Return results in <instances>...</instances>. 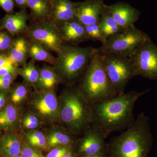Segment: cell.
I'll list each match as a JSON object with an SVG mask.
<instances>
[{
	"label": "cell",
	"mask_w": 157,
	"mask_h": 157,
	"mask_svg": "<svg viewBox=\"0 0 157 157\" xmlns=\"http://www.w3.org/2000/svg\"><path fill=\"white\" fill-rule=\"evenodd\" d=\"M150 90L131 91L111 99L91 104L93 125L105 137L113 132L125 130L135 121L134 106L137 100Z\"/></svg>",
	"instance_id": "cell-1"
},
{
	"label": "cell",
	"mask_w": 157,
	"mask_h": 157,
	"mask_svg": "<svg viewBox=\"0 0 157 157\" xmlns=\"http://www.w3.org/2000/svg\"><path fill=\"white\" fill-rule=\"evenodd\" d=\"M153 141L149 119L141 113L130 126L111 140L107 147L108 157H147Z\"/></svg>",
	"instance_id": "cell-2"
},
{
	"label": "cell",
	"mask_w": 157,
	"mask_h": 157,
	"mask_svg": "<svg viewBox=\"0 0 157 157\" xmlns=\"http://www.w3.org/2000/svg\"><path fill=\"white\" fill-rule=\"evenodd\" d=\"M59 119L75 135L82 134L93 121L91 105L78 86H68L59 100Z\"/></svg>",
	"instance_id": "cell-3"
},
{
	"label": "cell",
	"mask_w": 157,
	"mask_h": 157,
	"mask_svg": "<svg viewBox=\"0 0 157 157\" xmlns=\"http://www.w3.org/2000/svg\"><path fill=\"white\" fill-rule=\"evenodd\" d=\"M97 48L92 46L63 44L57 52L56 63L54 68L62 82L68 86L74 84L83 76Z\"/></svg>",
	"instance_id": "cell-4"
},
{
	"label": "cell",
	"mask_w": 157,
	"mask_h": 157,
	"mask_svg": "<svg viewBox=\"0 0 157 157\" xmlns=\"http://www.w3.org/2000/svg\"><path fill=\"white\" fill-rule=\"evenodd\" d=\"M77 86L91 105L118 95L104 70L97 48Z\"/></svg>",
	"instance_id": "cell-5"
},
{
	"label": "cell",
	"mask_w": 157,
	"mask_h": 157,
	"mask_svg": "<svg viewBox=\"0 0 157 157\" xmlns=\"http://www.w3.org/2000/svg\"><path fill=\"white\" fill-rule=\"evenodd\" d=\"M151 39L147 34L134 25L109 37L101 47L97 49L100 53L129 58Z\"/></svg>",
	"instance_id": "cell-6"
},
{
	"label": "cell",
	"mask_w": 157,
	"mask_h": 157,
	"mask_svg": "<svg viewBox=\"0 0 157 157\" xmlns=\"http://www.w3.org/2000/svg\"><path fill=\"white\" fill-rule=\"evenodd\" d=\"M99 53L104 70L118 95L122 94L128 82L135 76L130 60L126 57Z\"/></svg>",
	"instance_id": "cell-7"
},
{
	"label": "cell",
	"mask_w": 157,
	"mask_h": 157,
	"mask_svg": "<svg viewBox=\"0 0 157 157\" xmlns=\"http://www.w3.org/2000/svg\"><path fill=\"white\" fill-rule=\"evenodd\" d=\"M24 35L50 52L56 53L63 44L58 26L50 20L32 22Z\"/></svg>",
	"instance_id": "cell-8"
},
{
	"label": "cell",
	"mask_w": 157,
	"mask_h": 157,
	"mask_svg": "<svg viewBox=\"0 0 157 157\" xmlns=\"http://www.w3.org/2000/svg\"><path fill=\"white\" fill-rule=\"evenodd\" d=\"M135 76L157 80V45L151 39L128 58Z\"/></svg>",
	"instance_id": "cell-9"
},
{
	"label": "cell",
	"mask_w": 157,
	"mask_h": 157,
	"mask_svg": "<svg viewBox=\"0 0 157 157\" xmlns=\"http://www.w3.org/2000/svg\"><path fill=\"white\" fill-rule=\"evenodd\" d=\"M31 98V109L40 119L49 122L59 118V103L53 89L46 90H36Z\"/></svg>",
	"instance_id": "cell-10"
},
{
	"label": "cell",
	"mask_w": 157,
	"mask_h": 157,
	"mask_svg": "<svg viewBox=\"0 0 157 157\" xmlns=\"http://www.w3.org/2000/svg\"><path fill=\"white\" fill-rule=\"evenodd\" d=\"M83 134V137L77 143V152L79 155L107 154L106 137L100 129L91 124Z\"/></svg>",
	"instance_id": "cell-11"
},
{
	"label": "cell",
	"mask_w": 157,
	"mask_h": 157,
	"mask_svg": "<svg viewBox=\"0 0 157 157\" xmlns=\"http://www.w3.org/2000/svg\"><path fill=\"white\" fill-rule=\"evenodd\" d=\"M105 5L104 0H85L79 2L75 18L84 26L98 23L105 11Z\"/></svg>",
	"instance_id": "cell-12"
},
{
	"label": "cell",
	"mask_w": 157,
	"mask_h": 157,
	"mask_svg": "<svg viewBox=\"0 0 157 157\" xmlns=\"http://www.w3.org/2000/svg\"><path fill=\"white\" fill-rule=\"evenodd\" d=\"M105 10L111 14L117 23L126 29L134 25L139 19L140 11L128 3L118 2L111 5H105Z\"/></svg>",
	"instance_id": "cell-13"
},
{
	"label": "cell",
	"mask_w": 157,
	"mask_h": 157,
	"mask_svg": "<svg viewBox=\"0 0 157 157\" xmlns=\"http://www.w3.org/2000/svg\"><path fill=\"white\" fill-rule=\"evenodd\" d=\"M30 15L25 9L12 14H6L0 20V31L6 30L13 36L24 35L29 28L27 21Z\"/></svg>",
	"instance_id": "cell-14"
},
{
	"label": "cell",
	"mask_w": 157,
	"mask_h": 157,
	"mask_svg": "<svg viewBox=\"0 0 157 157\" xmlns=\"http://www.w3.org/2000/svg\"><path fill=\"white\" fill-rule=\"evenodd\" d=\"M63 43L78 45L89 41L85 26L75 18L58 25Z\"/></svg>",
	"instance_id": "cell-15"
},
{
	"label": "cell",
	"mask_w": 157,
	"mask_h": 157,
	"mask_svg": "<svg viewBox=\"0 0 157 157\" xmlns=\"http://www.w3.org/2000/svg\"><path fill=\"white\" fill-rule=\"evenodd\" d=\"M30 44V41L24 35L14 37L7 56L9 60L17 67L26 64Z\"/></svg>",
	"instance_id": "cell-16"
},
{
	"label": "cell",
	"mask_w": 157,
	"mask_h": 157,
	"mask_svg": "<svg viewBox=\"0 0 157 157\" xmlns=\"http://www.w3.org/2000/svg\"><path fill=\"white\" fill-rule=\"evenodd\" d=\"M78 2L70 0H55L52 4L51 21L59 25L75 19Z\"/></svg>",
	"instance_id": "cell-17"
},
{
	"label": "cell",
	"mask_w": 157,
	"mask_h": 157,
	"mask_svg": "<svg viewBox=\"0 0 157 157\" xmlns=\"http://www.w3.org/2000/svg\"><path fill=\"white\" fill-rule=\"evenodd\" d=\"M22 143L14 131L5 132L0 139V157H15L21 154Z\"/></svg>",
	"instance_id": "cell-18"
},
{
	"label": "cell",
	"mask_w": 157,
	"mask_h": 157,
	"mask_svg": "<svg viewBox=\"0 0 157 157\" xmlns=\"http://www.w3.org/2000/svg\"><path fill=\"white\" fill-rule=\"evenodd\" d=\"M32 22L50 20L52 4L48 0H27Z\"/></svg>",
	"instance_id": "cell-19"
},
{
	"label": "cell",
	"mask_w": 157,
	"mask_h": 157,
	"mask_svg": "<svg viewBox=\"0 0 157 157\" xmlns=\"http://www.w3.org/2000/svg\"><path fill=\"white\" fill-rule=\"evenodd\" d=\"M19 120L18 107L10 102L0 110V130L5 132L14 131L18 125Z\"/></svg>",
	"instance_id": "cell-20"
},
{
	"label": "cell",
	"mask_w": 157,
	"mask_h": 157,
	"mask_svg": "<svg viewBox=\"0 0 157 157\" xmlns=\"http://www.w3.org/2000/svg\"><path fill=\"white\" fill-rule=\"evenodd\" d=\"M62 82L53 66L44 65L39 69L36 90H46L53 89L56 85Z\"/></svg>",
	"instance_id": "cell-21"
},
{
	"label": "cell",
	"mask_w": 157,
	"mask_h": 157,
	"mask_svg": "<svg viewBox=\"0 0 157 157\" xmlns=\"http://www.w3.org/2000/svg\"><path fill=\"white\" fill-rule=\"evenodd\" d=\"M73 135H75L67 129L53 130L46 137L48 147L65 146L70 147L74 141Z\"/></svg>",
	"instance_id": "cell-22"
},
{
	"label": "cell",
	"mask_w": 157,
	"mask_h": 157,
	"mask_svg": "<svg viewBox=\"0 0 157 157\" xmlns=\"http://www.w3.org/2000/svg\"><path fill=\"white\" fill-rule=\"evenodd\" d=\"M99 24L106 40L109 37L121 33L125 29L117 23L111 14L106 10L101 16Z\"/></svg>",
	"instance_id": "cell-23"
},
{
	"label": "cell",
	"mask_w": 157,
	"mask_h": 157,
	"mask_svg": "<svg viewBox=\"0 0 157 157\" xmlns=\"http://www.w3.org/2000/svg\"><path fill=\"white\" fill-rule=\"evenodd\" d=\"M17 73L23 78L26 84L33 86L36 90L39 69L36 67L35 60L31 59L25 66L17 68Z\"/></svg>",
	"instance_id": "cell-24"
},
{
	"label": "cell",
	"mask_w": 157,
	"mask_h": 157,
	"mask_svg": "<svg viewBox=\"0 0 157 157\" xmlns=\"http://www.w3.org/2000/svg\"><path fill=\"white\" fill-rule=\"evenodd\" d=\"M29 57L35 61L44 62L48 63L52 66H54L56 63V57L54 56L51 52L35 42H31Z\"/></svg>",
	"instance_id": "cell-25"
},
{
	"label": "cell",
	"mask_w": 157,
	"mask_h": 157,
	"mask_svg": "<svg viewBox=\"0 0 157 157\" xmlns=\"http://www.w3.org/2000/svg\"><path fill=\"white\" fill-rule=\"evenodd\" d=\"M28 86L25 83H18L9 91V102L18 107L22 104L28 95Z\"/></svg>",
	"instance_id": "cell-26"
},
{
	"label": "cell",
	"mask_w": 157,
	"mask_h": 157,
	"mask_svg": "<svg viewBox=\"0 0 157 157\" xmlns=\"http://www.w3.org/2000/svg\"><path fill=\"white\" fill-rule=\"evenodd\" d=\"M24 137L28 144L35 148L44 149L48 147L46 137L40 131H29L25 134Z\"/></svg>",
	"instance_id": "cell-27"
},
{
	"label": "cell",
	"mask_w": 157,
	"mask_h": 157,
	"mask_svg": "<svg viewBox=\"0 0 157 157\" xmlns=\"http://www.w3.org/2000/svg\"><path fill=\"white\" fill-rule=\"evenodd\" d=\"M86 33L89 40H91L94 42L98 41L104 44L106 41L102 33V31L99 23L92 25L85 26Z\"/></svg>",
	"instance_id": "cell-28"
},
{
	"label": "cell",
	"mask_w": 157,
	"mask_h": 157,
	"mask_svg": "<svg viewBox=\"0 0 157 157\" xmlns=\"http://www.w3.org/2000/svg\"><path fill=\"white\" fill-rule=\"evenodd\" d=\"M40 120L33 112L27 113L21 118V124L25 129L31 131L39 128L41 124Z\"/></svg>",
	"instance_id": "cell-29"
},
{
	"label": "cell",
	"mask_w": 157,
	"mask_h": 157,
	"mask_svg": "<svg viewBox=\"0 0 157 157\" xmlns=\"http://www.w3.org/2000/svg\"><path fill=\"white\" fill-rule=\"evenodd\" d=\"M14 37L7 31H1L0 54L7 55V53L11 47Z\"/></svg>",
	"instance_id": "cell-30"
},
{
	"label": "cell",
	"mask_w": 157,
	"mask_h": 157,
	"mask_svg": "<svg viewBox=\"0 0 157 157\" xmlns=\"http://www.w3.org/2000/svg\"><path fill=\"white\" fill-rule=\"evenodd\" d=\"M18 75L17 72L10 73L5 76H0V92H9L14 80Z\"/></svg>",
	"instance_id": "cell-31"
},
{
	"label": "cell",
	"mask_w": 157,
	"mask_h": 157,
	"mask_svg": "<svg viewBox=\"0 0 157 157\" xmlns=\"http://www.w3.org/2000/svg\"><path fill=\"white\" fill-rule=\"evenodd\" d=\"M20 155L22 157H45L37 148L23 143Z\"/></svg>",
	"instance_id": "cell-32"
},
{
	"label": "cell",
	"mask_w": 157,
	"mask_h": 157,
	"mask_svg": "<svg viewBox=\"0 0 157 157\" xmlns=\"http://www.w3.org/2000/svg\"><path fill=\"white\" fill-rule=\"evenodd\" d=\"M15 5L14 0H0V8L2 9L7 14L14 13Z\"/></svg>",
	"instance_id": "cell-33"
},
{
	"label": "cell",
	"mask_w": 157,
	"mask_h": 157,
	"mask_svg": "<svg viewBox=\"0 0 157 157\" xmlns=\"http://www.w3.org/2000/svg\"><path fill=\"white\" fill-rule=\"evenodd\" d=\"M70 148L68 147L62 146L53 149L51 151L46 157H63L68 151Z\"/></svg>",
	"instance_id": "cell-34"
},
{
	"label": "cell",
	"mask_w": 157,
	"mask_h": 157,
	"mask_svg": "<svg viewBox=\"0 0 157 157\" xmlns=\"http://www.w3.org/2000/svg\"><path fill=\"white\" fill-rule=\"evenodd\" d=\"M17 68L9 59L7 63L0 69V76H5L10 73L17 72Z\"/></svg>",
	"instance_id": "cell-35"
},
{
	"label": "cell",
	"mask_w": 157,
	"mask_h": 157,
	"mask_svg": "<svg viewBox=\"0 0 157 157\" xmlns=\"http://www.w3.org/2000/svg\"><path fill=\"white\" fill-rule=\"evenodd\" d=\"M9 92H0V110L7 104V100L9 98Z\"/></svg>",
	"instance_id": "cell-36"
},
{
	"label": "cell",
	"mask_w": 157,
	"mask_h": 157,
	"mask_svg": "<svg viewBox=\"0 0 157 157\" xmlns=\"http://www.w3.org/2000/svg\"><path fill=\"white\" fill-rule=\"evenodd\" d=\"M15 5L21 9H25L27 8V0H14Z\"/></svg>",
	"instance_id": "cell-37"
},
{
	"label": "cell",
	"mask_w": 157,
	"mask_h": 157,
	"mask_svg": "<svg viewBox=\"0 0 157 157\" xmlns=\"http://www.w3.org/2000/svg\"><path fill=\"white\" fill-rule=\"evenodd\" d=\"M9 60L7 55L0 54V69H1Z\"/></svg>",
	"instance_id": "cell-38"
},
{
	"label": "cell",
	"mask_w": 157,
	"mask_h": 157,
	"mask_svg": "<svg viewBox=\"0 0 157 157\" xmlns=\"http://www.w3.org/2000/svg\"><path fill=\"white\" fill-rule=\"evenodd\" d=\"M81 157H108L107 154H97L91 155L82 156Z\"/></svg>",
	"instance_id": "cell-39"
},
{
	"label": "cell",
	"mask_w": 157,
	"mask_h": 157,
	"mask_svg": "<svg viewBox=\"0 0 157 157\" xmlns=\"http://www.w3.org/2000/svg\"><path fill=\"white\" fill-rule=\"evenodd\" d=\"M63 157H74V156L71 153V151H70Z\"/></svg>",
	"instance_id": "cell-40"
},
{
	"label": "cell",
	"mask_w": 157,
	"mask_h": 157,
	"mask_svg": "<svg viewBox=\"0 0 157 157\" xmlns=\"http://www.w3.org/2000/svg\"><path fill=\"white\" fill-rule=\"evenodd\" d=\"M48 1H49L52 4V3H53L55 0H48Z\"/></svg>",
	"instance_id": "cell-41"
},
{
	"label": "cell",
	"mask_w": 157,
	"mask_h": 157,
	"mask_svg": "<svg viewBox=\"0 0 157 157\" xmlns=\"http://www.w3.org/2000/svg\"><path fill=\"white\" fill-rule=\"evenodd\" d=\"M15 157H22L21 156V155H17V156Z\"/></svg>",
	"instance_id": "cell-42"
},
{
	"label": "cell",
	"mask_w": 157,
	"mask_h": 157,
	"mask_svg": "<svg viewBox=\"0 0 157 157\" xmlns=\"http://www.w3.org/2000/svg\"><path fill=\"white\" fill-rule=\"evenodd\" d=\"M1 130H0V131H1ZM1 132H0V139H1Z\"/></svg>",
	"instance_id": "cell-43"
},
{
	"label": "cell",
	"mask_w": 157,
	"mask_h": 157,
	"mask_svg": "<svg viewBox=\"0 0 157 157\" xmlns=\"http://www.w3.org/2000/svg\"><path fill=\"white\" fill-rule=\"evenodd\" d=\"M0 35H1V31H0Z\"/></svg>",
	"instance_id": "cell-44"
}]
</instances>
